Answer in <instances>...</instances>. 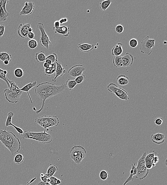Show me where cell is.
<instances>
[{"mask_svg":"<svg viewBox=\"0 0 167 185\" xmlns=\"http://www.w3.org/2000/svg\"><path fill=\"white\" fill-rule=\"evenodd\" d=\"M66 87L65 84L56 85L54 83L48 82H42L38 84L36 87L35 91L36 94L42 101V105L39 110L36 111V114H38L42 111L47 99L62 93L66 89Z\"/></svg>","mask_w":167,"mask_h":185,"instance_id":"obj_1","label":"cell"},{"mask_svg":"<svg viewBox=\"0 0 167 185\" xmlns=\"http://www.w3.org/2000/svg\"><path fill=\"white\" fill-rule=\"evenodd\" d=\"M0 141L11 152L12 155L17 153L21 148L20 140L12 132L4 130L0 131Z\"/></svg>","mask_w":167,"mask_h":185,"instance_id":"obj_2","label":"cell"},{"mask_svg":"<svg viewBox=\"0 0 167 185\" xmlns=\"http://www.w3.org/2000/svg\"><path fill=\"white\" fill-rule=\"evenodd\" d=\"M7 79L10 87L9 89L4 91L5 99L10 103H17L19 102L23 91H20L19 87L14 81L9 80L7 77Z\"/></svg>","mask_w":167,"mask_h":185,"instance_id":"obj_3","label":"cell"},{"mask_svg":"<svg viewBox=\"0 0 167 185\" xmlns=\"http://www.w3.org/2000/svg\"><path fill=\"white\" fill-rule=\"evenodd\" d=\"M22 139H29L36 140L40 143H50L52 141V136L45 130L42 132H34L26 131L22 134Z\"/></svg>","mask_w":167,"mask_h":185,"instance_id":"obj_4","label":"cell"},{"mask_svg":"<svg viewBox=\"0 0 167 185\" xmlns=\"http://www.w3.org/2000/svg\"><path fill=\"white\" fill-rule=\"evenodd\" d=\"M35 121L45 129L52 127H58L59 121L55 116L45 115L36 117Z\"/></svg>","mask_w":167,"mask_h":185,"instance_id":"obj_5","label":"cell"},{"mask_svg":"<svg viewBox=\"0 0 167 185\" xmlns=\"http://www.w3.org/2000/svg\"><path fill=\"white\" fill-rule=\"evenodd\" d=\"M147 155L146 152H145L140 159L138 160L137 165L136 168L137 170V173L136 175L135 178L139 179L140 180H143L145 178L149 173V170L146 168L145 158Z\"/></svg>","mask_w":167,"mask_h":185,"instance_id":"obj_6","label":"cell"},{"mask_svg":"<svg viewBox=\"0 0 167 185\" xmlns=\"http://www.w3.org/2000/svg\"><path fill=\"white\" fill-rule=\"evenodd\" d=\"M86 154V150L82 146H75L70 150V156L75 163L78 164L84 159Z\"/></svg>","mask_w":167,"mask_h":185,"instance_id":"obj_7","label":"cell"},{"mask_svg":"<svg viewBox=\"0 0 167 185\" xmlns=\"http://www.w3.org/2000/svg\"><path fill=\"white\" fill-rule=\"evenodd\" d=\"M108 90L115 94L116 96L122 100L127 101L130 99L128 93L125 89L119 87L115 83H111L107 87Z\"/></svg>","mask_w":167,"mask_h":185,"instance_id":"obj_8","label":"cell"},{"mask_svg":"<svg viewBox=\"0 0 167 185\" xmlns=\"http://www.w3.org/2000/svg\"><path fill=\"white\" fill-rule=\"evenodd\" d=\"M155 40L150 39L149 36H147L142 41L140 45L139 50L142 54L150 55L152 52V48L155 45Z\"/></svg>","mask_w":167,"mask_h":185,"instance_id":"obj_9","label":"cell"},{"mask_svg":"<svg viewBox=\"0 0 167 185\" xmlns=\"http://www.w3.org/2000/svg\"><path fill=\"white\" fill-rule=\"evenodd\" d=\"M37 28L39 30L41 35L40 38V44L43 47L46 48L47 50L49 49V46L52 44L50 41L49 38L46 32L45 28L43 24L42 23H38Z\"/></svg>","mask_w":167,"mask_h":185,"instance_id":"obj_10","label":"cell"},{"mask_svg":"<svg viewBox=\"0 0 167 185\" xmlns=\"http://www.w3.org/2000/svg\"><path fill=\"white\" fill-rule=\"evenodd\" d=\"M86 70L85 67L82 64H77L73 66L68 70V74L69 76L76 78L80 76Z\"/></svg>","mask_w":167,"mask_h":185,"instance_id":"obj_11","label":"cell"},{"mask_svg":"<svg viewBox=\"0 0 167 185\" xmlns=\"http://www.w3.org/2000/svg\"><path fill=\"white\" fill-rule=\"evenodd\" d=\"M34 9L35 4L33 2L31 1H26L25 3V5L20 12V15H30L33 13Z\"/></svg>","mask_w":167,"mask_h":185,"instance_id":"obj_12","label":"cell"},{"mask_svg":"<svg viewBox=\"0 0 167 185\" xmlns=\"http://www.w3.org/2000/svg\"><path fill=\"white\" fill-rule=\"evenodd\" d=\"M31 27V24H20L18 29V35L20 38H28V30Z\"/></svg>","mask_w":167,"mask_h":185,"instance_id":"obj_13","label":"cell"},{"mask_svg":"<svg viewBox=\"0 0 167 185\" xmlns=\"http://www.w3.org/2000/svg\"><path fill=\"white\" fill-rule=\"evenodd\" d=\"M122 57V67H128L132 65L134 61L133 57L129 53L127 52Z\"/></svg>","mask_w":167,"mask_h":185,"instance_id":"obj_14","label":"cell"},{"mask_svg":"<svg viewBox=\"0 0 167 185\" xmlns=\"http://www.w3.org/2000/svg\"><path fill=\"white\" fill-rule=\"evenodd\" d=\"M14 115V114L12 112H10L8 114L7 118V121H6V127H9L10 126H12L18 132L19 135H22L24 133L23 130L19 127H18L15 125L13 124L12 123V119Z\"/></svg>","mask_w":167,"mask_h":185,"instance_id":"obj_15","label":"cell"},{"mask_svg":"<svg viewBox=\"0 0 167 185\" xmlns=\"http://www.w3.org/2000/svg\"><path fill=\"white\" fill-rule=\"evenodd\" d=\"M56 68L55 71L56 74L55 78L53 79V82H55L56 79L59 76H62L66 72V71L63 68L62 65V63L59 62L58 61L56 62Z\"/></svg>","mask_w":167,"mask_h":185,"instance_id":"obj_16","label":"cell"},{"mask_svg":"<svg viewBox=\"0 0 167 185\" xmlns=\"http://www.w3.org/2000/svg\"><path fill=\"white\" fill-rule=\"evenodd\" d=\"M151 140L153 143L160 145L164 143L165 139V137L164 134L162 133H158L156 134H152L151 137Z\"/></svg>","mask_w":167,"mask_h":185,"instance_id":"obj_17","label":"cell"},{"mask_svg":"<svg viewBox=\"0 0 167 185\" xmlns=\"http://www.w3.org/2000/svg\"><path fill=\"white\" fill-rule=\"evenodd\" d=\"M53 30L55 33L62 35L65 37H68L70 35V28L66 26H60L58 28H53Z\"/></svg>","mask_w":167,"mask_h":185,"instance_id":"obj_18","label":"cell"},{"mask_svg":"<svg viewBox=\"0 0 167 185\" xmlns=\"http://www.w3.org/2000/svg\"><path fill=\"white\" fill-rule=\"evenodd\" d=\"M156 154L154 151H151L149 154L146 155L145 158V163L146 168L148 170L152 168V160L155 155Z\"/></svg>","mask_w":167,"mask_h":185,"instance_id":"obj_19","label":"cell"},{"mask_svg":"<svg viewBox=\"0 0 167 185\" xmlns=\"http://www.w3.org/2000/svg\"><path fill=\"white\" fill-rule=\"evenodd\" d=\"M123 45L121 43H118L112 49V55L114 56H120L123 53Z\"/></svg>","mask_w":167,"mask_h":185,"instance_id":"obj_20","label":"cell"},{"mask_svg":"<svg viewBox=\"0 0 167 185\" xmlns=\"http://www.w3.org/2000/svg\"><path fill=\"white\" fill-rule=\"evenodd\" d=\"M78 49L84 52H88L92 51L94 48L93 45L87 43L78 44L77 46Z\"/></svg>","mask_w":167,"mask_h":185,"instance_id":"obj_21","label":"cell"},{"mask_svg":"<svg viewBox=\"0 0 167 185\" xmlns=\"http://www.w3.org/2000/svg\"><path fill=\"white\" fill-rule=\"evenodd\" d=\"M56 68V63L50 65L48 68L45 69L44 73L45 76L50 77L52 76H55L54 73L55 72Z\"/></svg>","mask_w":167,"mask_h":185,"instance_id":"obj_22","label":"cell"},{"mask_svg":"<svg viewBox=\"0 0 167 185\" xmlns=\"http://www.w3.org/2000/svg\"><path fill=\"white\" fill-rule=\"evenodd\" d=\"M36 84H37V82H36V81H34V82H31L30 83L25 85L23 88L20 89V91H23V92L24 91V92L27 93L28 97H29L30 101H31V102L32 104V101L29 93H28V91H29L30 89L35 87Z\"/></svg>","mask_w":167,"mask_h":185,"instance_id":"obj_23","label":"cell"},{"mask_svg":"<svg viewBox=\"0 0 167 185\" xmlns=\"http://www.w3.org/2000/svg\"><path fill=\"white\" fill-rule=\"evenodd\" d=\"M58 170V166L53 164H50L48 168L47 173L44 176L47 178H49L51 177L54 175L56 172Z\"/></svg>","mask_w":167,"mask_h":185,"instance_id":"obj_24","label":"cell"},{"mask_svg":"<svg viewBox=\"0 0 167 185\" xmlns=\"http://www.w3.org/2000/svg\"><path fill=\"white\" fill-rule=\"evenodd\" d=\"M117 82L119 85H126L129 83V78L125 75L121 74L118 77L117 79Z\"/></svg>","mask_w":167,"mask_h":185,"instance_id":"obj_25","label":"cell"},{"mask_svg":"<svg viewBox=\"0 0 167 185\" xmlns=\"http://www.w3.org/2000/svg\"><path fill=\"white\" fill-rule=\"evenodd\" d=\"M35 59L38 62H42L45 61L46 59V56L44 51H42L36 53L35 56Z\"/></svg>","mask_w":167,"mask_h":185,"instance_id":"obj_26","label":"cell"},{"mask_svg":"<svg viewBox=\"0 0 167 185\" xmlns=\"http://www.w3.org/2000/svg\"><path fill=\"white\" fill-rule=\"evenodd\" d=\"M113 2L112 0H106L103 1L100 3L99 7L100 9L103 11H105L110 6L111 3Z\"/></svg>","mask_w":167,"mask_h":185,"instance_id":"obj_27","label":"cell"},{"mask_svg":"<svg viewBox=\"0 0 167 185\" xmlns=\"http://www.w3.org/2000/svg\"><path fill=\"white\" fill-rule=\"evenodd\" d=\"M0 60L2 62H3L5 60H8L11 62L12 60V56L8 52H1L0 53Z\"/></svg>","mask_w":167,"mask_h":185,"instance_id":"obj_28","label":"cell"},{"mask_svg":"<svg viewBox=\"0 0 167 185\" xmlns=\"http://www.w3.org/2000/svg\"><path fill=\"white\" fill-rule=\"evenodd\" d=\"M113 63L114 66L116 68H119L122 67V56H114L113 59Z\"/></svg>","mask_w":167,"mask_h":185,"instance_id":"obj_29","label":"cell"},{"mask_svg":"<svg viewBox=\"0 0 167 185\" xmlns=\"http://www.w3.org/2000/svg\"><path fill=\"white\" fill-rule=\"evenodd\" d=\"M77 84V83L75 80L68 79L66 81V85L68 87L69 90L72 91Z\"/></svg>","mask_w":167,"mask_h":185,"instance_id":"obj_30","label":"cell"},{"mask_svg":"<svg viewBox=\"0 0 167 185\" xmlns=\"http://www.w3.org/2000/svg\"><path fill=\"white\" fill-rule=\"evenodd\" d=\"M24 160V157L23 154H18L14 157V162L17 164H20L22 163Z\"/></svg>","mask_w":167,"mask_h":185,"instance_id":"obj_31","label":"cell"},{"mask_svg":"<svg viewBox=\"0 0 167 185\" xmlns=\"http://www.w3.org/2000/svg\"><path fill=\"white\" fill-rule=\"evenodd\" d=\"M9 16V14H6L2 8L0 7V21L2 22L6 21L8 17Z\"/></svg>","mask_w":167,"mask_h":185,"instance_id":"obj_32","label":"cell"},{"mask_svg":"<svg viewBox=\"0 0 167 185\" xmlns=\"http://www.w3.org/2000/svg\"><path fill=\"white\" fill-rule=\"evenodd\" d=\"M14 74L17 78H21L24 75V71L21 68H18L14 71Z\"/></svg>","mask_w":167,"mask_h":185,"instance_id":"obj_33","label":"cell"},{"mask_svg":"<svg viewBox=\"0 0 167 185\" xmlns=\"http://www.w3.org/2000/svg\"><path fill=\"white\" fill-rule=\"evenodd\" d=\"M49 183L51 185H58L61 183V180L53 176L49 178Z\"/></svg>","mask_w":167,"mask_h":185,"instance_id":"obj_34","label":"cell"},{"mask_svg":"<svg viewBox=\"0 0 167 185\" xmlns=\"http://www.w3.org/2000/svg\"><path fill=\"white\" fill-rule=\"evenodd\" d=\"M7 75L4 74V70L1 68H0V79L1 80H3L7 83L8 89L10 88V85L7 79Z\"/></svg>","mask_w":167,"mask_h":185,"instance_id":"obj_35","label":"cell"},{"mask_svg":"<svg viewBox=\"0 0 167 185\" xmlns=\"http://www.w3.org/2000/svg\"><path fill=\"white\" fill-rule=\"evenodd\" d=\"M38 45V43L35 40V39H31L28 42V47L32 49H34L36 48L37 47Z\"/></svg>","mask_w":167,"mask_h":185,"instance_id":"obj_36","label":"cell"},{"mask_svg":"<svg viewBox=\"0 0 167 185\" xmlns=\"http://www.w3.org/2000/svg\"><path fill=\"white\" fill-rule=\"evenodd\" d=\"M100 177L103 180H106L109 177V173L106 170H103L101 171L99 174Z\"/></svg>","mask_w":167,"mask_h":185,"instance_id":"obj_37","label":"cell"},{"mask_svg":"<svg viewBox=\"0 0 167 185\" xmlns=\"http://www.w3.org/2000/svg\"><path fill=\"white\" fill-rule=\"evenodd\" d=\"M58 56L55 53H52L46 56V59H49L52 61V64L56 63L58 61Z\"/></svg>","mask_w":167,"mask_h":185,"instance_id":"obj_38","label":"cell"},{"mask_svg":"<svg viewBox=\"0 0 167 185\" xmlns=\"http://www.w3.org/2000/svg\"><path fill=\"white\" fill-rule=\"evenodd\" d=\"M129 45L130 47L135 48L138 45V41L137 39L133 38L130 39L129 42Z\"/></svg>","mask_w":167,"mask_h":185,"instance_id":"obj_39","label":"cell"},{"mask_svg":"<svg viewBox=\"0 0 167 185\" xmlns=\"http://www.w3.org/2000/svg\"><path fill=\"white\" fill-rule=\"evenodd\" d=\"M85 80V75L82 74L78 77H76L75 81H76L77 84H81Z\"/></svg>","mask_w":167,"mask_h":185,"instance_id":"obj_40","label":"cell"},{"mask_svg":"<svg viewBox=\"0 0 167 185\" xmlns=\"http://www.w3.org/2000/svg\"><path fill=\"white\" fill-rule=\"evenodd\" d=\"M115 31L117 33L121 34L124 31V28L121 24H119L116 26L115 28Z\"/></svg>","mask_w":167,"mask_h":185,"instance_id":"obj_41","label":"cell"},{"mask_svg":"<svg viewBox=\"0 0 167 185\" xmlns=\"http://www.w3.org/2000/svg\"><path fill=\"white\" fill-rule=\"evenodd\" d=\"M159 161V157L156 154L154 155L153 159L152 160V167H154L155 166L156 164L158 163Z\"/></svg>","mask_w":167,"mask_h":185,"instance_id":"obj_42","label":"cell"},{"mask_svg":"<svg viewBox=\"0 0 167 185\" xmlns=\"http://www.w3.org/2000/svg\"><path fill=\"white\" fill-rule=\"evenodd\" d=\"M163 122V120L162 117H159L156 118L154 120V122L157 125H161L162 124Z\"/></svg>","mask_w":167,"mask_h":185,"instance_id":"obj_43","label":"cell"},{"mask_svg":"<svg viewBox=\"0 0 167 185\" xmlns=\"http://www.w3.org/2000/svg\"><path fill=\"white\" fill-rule=\"evenodd\" d=\"M9 2V1H7V0H3V1H2V5L1 6L2 7V8L4 11H5L6 14H9V13H8L7 10H6V5H7V3L8 2Z\"/></svg>","mask_w":167,"mask_h":185,"instance_id":"obj_44","label":"cell"},{"mask_svg":"<svg viewBox=\"0 0 167 185\" xmlns=\"http://www.w3.org/2000/svg\"><path fill=\"white\" fill-rule=\"evenodd\" d=\"M5 30V24H1L0 25V38H1L3 35Z\"/></svg>","mask_w":167,"mask_h":185,"instance_id":"obj_45","label":"cell"},{"mask_svg":"<svg viewBox=\"0 0 167 185\" xmlns=\"http://www.w3.org/2000/svg\"><path fill=\"white\" fill-rule=\"evenodd\" d=\"M59 23L61 24H63L65 23H68V19L67 17L61 18L59 20H58Z\"/></svg>","mask_w":167,"mask_h":185,"instance_id":"obj_46","label":"cell"},{"mask_svg":"<svg viewBox=\"0 0 167 185\" xmlns=\"http://www.w3.org/2000/svg\"><path fill=\"white\" fill-rule=\"evenodd\" d=\"M44 174L43 173L40 174V179L43 182L47 183V180L48 178H46V177L45 176Z\"/></svg>","mask_w":167,"mask_h":185,"instance_id":"obj_47","label":"cell"},{"mask_svg":"<svg viewBox=\"0 0 167 185\" xmlns=\"http://www.w3.org/2000/svg\"><path fill=\"white\" fill-rule=\"evenodd\" d=\"M133 176H132L131 175L130 176V175L129 177H128L127 179V180H126L123 185H125L127 183H128L130 181H133L134 180V178H133Z\"/></svg>","mask_w":167,"mask_h":185,"instance_id":"obj_48","label":"cell"},{"mask_svg":"<svg viewBox=\"0 0 167 185\" xmlns=\"http://www.w3.org/2000/svg\"><path fill=\"white\" fill-rule=\"evenodd\" d=\"M35 34L33 32H29L28 35V38L30 39H33L35 37Z\"/></svg>","mask_w":167,"mask_h":185,"instance_id":"obj_49","label":"cell"},{"mask_svg":"<svg viewBox=\"0 0 167 185\" xmlns=\"http://www.w3.org/2000/svg\"><path fill=\"white\" fill-rule=\"evenodd\" d=\"M54 28H58L61 26L59 21L58 20H56V21L54 22Z\"/></svg>","mask_w":167,"mask_h":185,"instance_id":"obj_50","label":"cell"},{"mask_svg":"<svg viewBox=\"0 0 167 185\" xmlns=\"http://www.w3.org/2000/svg\"><path fill=\"white\" fill-rule=\"evenodd\" d=\"M35 185H51L49 183H45L42 181L41 180L40 181L38 182Z\"/></svg>","mask_w":167,"mask_h":185,"instance_id":"obj_51","label":"cell"},{"mask_svg":"<svg viewBox=\"0 0 167 185\" xmlns=\"http://www.w3.org/2000/svg\"><path fill=\"white\" fill-rule=\"evenodd\" d=\"M45 61V62L47 64H48L49 65H50L52 64V61L50 60L46 59Z\"/></svg>","mask_w":167,"mask_h":185,"instance_id":"obj_52","label":"cell"},{"mask_svg":"<svg viewBox=\"0 0 167 185\" xmlns=\"http://www.w3.org/2000/svg\"><path fill=\"white\" fill-rule=\"evenodd\" d=\"M36 178H34L33 179H32V180L31 181H30L29 182V183H28V184L26 185H28L31 183H32V182H33L34 180H36Z\"/></svg>","mask_w":167,"mask_h":185,"instance_id":"obj_53","label":"cell"},{"mask_svg":"<svg viewBox=\"0 0 167 185\" xmlns=\"http://www.w3.org/2000/svg\"><path fill=\"white\" fill-rule=\"evenodd\" d=\"M43 66L44 68L45 69L48 68L49 66V65L48 64H47V63L45 62L43 64Z\"/></svg>","mask_w":167,"mask_h":185,"instance_id":"obj_54","label":"cell"},{"mask_svg":"<svg viewBox=\"0 0 167 185\" xmlns=\"http://www.w3.org/2000/svg\"><path fill=\"white\" fill-rule=\"evenodd\" d=\"M3 63L4 64L6 65H7L9 64L10 62L8 60H5L4 61Z\"/></svg>","mask_w":167,"mask_h":185,"instance_id":"obj_55","label":"cell"},{"mask_svg":"<svg viewBox=\"0 0 167 185\" xmlns=\"http://www.w3.org/2000/svg\"><path fill=\"white\" fill-rule=\"evenodd\" d=\"M32 31H33V29H32L31 27L29 28V29L28 30V31L29 32H32Z\"/></svg>","mask_w":167,"mask_h":185,"instance_id":"obj_56","label":"cell"},{"mask_svg":"<svg viewBox=\"0 0 167 185\" xmlns=\"http://www.w3.org/2000/svg\"><path fill=\"white\" fill-rule=\"evenodd\" d=\"M4 73L5 75H7V70H4Z\"/></svg>","mask_w":167,"mask_h":185,"instance_id":"obj_57","label":"cell"}]
</instances>
